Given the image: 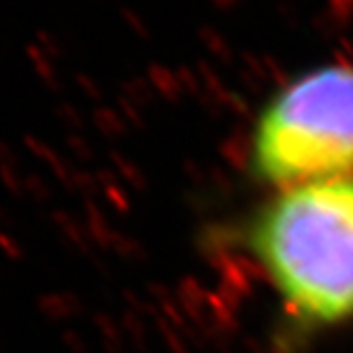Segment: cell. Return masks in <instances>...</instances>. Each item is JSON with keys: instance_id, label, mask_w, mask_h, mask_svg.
<instances>
[{"instance_id": "obj_1", "label": "cell", "mask_w": 353, "mask_h": 353, "mask_svg": "<svg viewBox=\"0 0 353 353\" xmlns=\"http://www.w3.org/2000/svg\"><path fill=\"white\" fill-rule=\"evenodd\" d=\"M209 245L254 270L276 307L274 353L353 327V174L264 192Z\"/></svg>"}, {"instance_id": "obj_2", "label": "cell", "mask_w": 353, "mask_h": 353, "mask_svg": "<svg viewBox=\"0 0 353 353\" xmlns=\"http://www.w3.org/2000/svg\"><path fill=\"white\" fill-rule=\"evenodd\" d=\"M243 170L264 192L351 176L353 62H317L270 90L247 125Z\"/></svg>"}]
</instances>
